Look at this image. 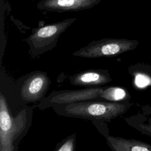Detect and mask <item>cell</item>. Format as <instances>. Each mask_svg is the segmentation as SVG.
<instances>
[{"label": "cell", "instance_id": "cell-1", "mask_svg": "<svg viewBox=\"0 0 151 151\" xmlns=\"http://www.w3.org/2000/svg\"><path fill=\"white\" fill-rule=\"evenodd\" d=\"M132 105L128 100L120 101L91 100L57 104L52 109L59 116L87 119L91 122H110L125 113Z\"/></svg>", "mask_w": 151, "mask_h": 151}, {"label": "cell", "instance_id": "cell-2", "mask_svg": "<svg viewBox=\"0 0 151 151\" xmlns=\"http://www.w3.org/2000/svg\"><path fill=\"white\" fill-rule=\"evenodd\" d=\"M32 109L24 107L13 116L5 96L0 93V151H17L32 124Z\"/></svg>", "mask_w": 151, "mask_h": 151}, {"label": "cell", "instance_id": "cell-3", "mask_svg": "<svg viewBox=\"0 0 151 151\" xmlns=\"http://www.w3.org/2000/svg\"><path fill=\"white\" fill-rule=\"evenodd\" d=\"M76 19V18H67L34 29L25 40L29 55L37 57L54 49L60 36Z\"/></svg>", "mask_w": 151, "mask_h": 151}, {"label": "cell", "instance_id": "cell-4", "mask_svg": "<svg viewBox=\"0 0 151 151\" xmlns=\"http://www.w3.org/2000/svg\"><path fill=\"white\" fill-rule=\"evenodd\" d=\"M51 83L46 72L32 71L17 80L14 87L15 93L21 104L39 103L45 97Z\"/></svg>", "mask_w": 151, "mask_h": 151}, {"label": "cell", "instance_id": "cell-5", "mask_svg": "<svg viewBox=\"0 0 151 151\" xmlns=\"http://www.w3.org/2000/svg\"><path fill=\"white\" fill-rule=\"evenodd\" d=\"M139 42L124 38H106L90 42L87 45L73 52L75 57L96 58L115 57L137 47Z\"/></svg>", "mask_w": 151, "mask_h": 151}, {"label": "cell", "instance_id": "cell-6", "mask_svg": "<svg viewBox=\"0 0 151 151\" xmlns=\"http://www.w3.org/2000/svg\"><path fill=\"white\" fill-rule=\"evenodd\" d=\"M104 86L98 87H84L77 90H61L53 91L45 96L37 107L41 110L51 108L57 104H67L74 103L100 100V94Z\"/></svg>", "mask_w": 151, "mask_h": 151}, {"label": "cell", "instance_id": "cell-7", "mask_svg": "<svg viewBox=\"0 0 151 151\" xmlns=\"http://www.w3.org/2000/svg\"><path fill=\"white\" fill-rule=\"evenodd\" d=\"M110 72L107 70L90 69L70 76L68 82L73 86L84 87H98L111 82Z\"/></svg>", "mask_w": 151, "mask_h": 151}, {"label": "cell", "instance_id": "cell-8", "mask_svg": "<svg viewBox=\"0 0 151 151\" xmlns=\"http://www.w3.org/2000/svg\"><path fill=\"white\" fill-rule=\"evenodd\" d=\"M101 0H41L37 8L50 12H77L94 7Z\"/></svg>", "mask_w": 151, "mask_h": 151}, {"label": "cell", "instance_id": "cell-9", "mask_svg": "<svg viewBox=\"0 0 151 151\" xmlns=\"http://www.w3.org/2000/svg\"><path fill=\"white\" fill-rule=\"evenodd\" d=\"M109 147L114 151H151V145L146 142L107 134L104 136Z\"/></svg>", "mask_w": 151, "mask_h": 151}, {"label": "cell", "instance_id": "cell-10", "mask_svg": "<svg viewBox=\"0 0 151 151\" xmlns=\"http://www.w3.org/2000/svg\"><path fill=\"white\" fill-rule=\"evenodd\" d=\"M125 121L130 126L141 133L151 137V113H143L126 118Z\"/></svg>", "mask_w": 151, "mask_h": 151}, {"label": "cell", "instance_id": "cell-11", "mask_svg": "<svg viewBox=\"0 0 151 151\" xmlns=\"http://www.w3.org/2000/svg\"><path fill=\"white\" fill-rule=\"evenodd\" d=\"M126 90L120 87H104L100 94V100L107 101H120L128 100Z\"/></svg>", "mask_w": 151, "mask_h": 151}, {"label": "cell", "instance_id": "cell-12", "mask_svg": "<svg viewBox=\"0 0 151 151\" xmlns=\"http://www.w3.org/2000/svg\"><path fill=\"white\" fill-rule=\"evenodd\" d=\"M76 139V133H74L65 137L56 145L54 150L57 151H73L74 150Z\"/></svg>", "mask_w": 151, "mask_h": 151}, {"label": "cell", "instance_id": "cell-13", "mask_svg": "<svg viewBox=\"0 0 151 151\" xmlns=\"http://www.w3.org/2000/svg\"><path fill=\"white\" fill-rule=\"evenodd\" d=\"M151 82L150 78L144 74H138L135 77V84L139 87H144L148 86Z\"/></svg>", "mask_w": 151, "mask_h": 151}]
</instances>
